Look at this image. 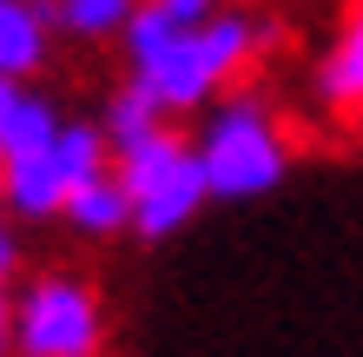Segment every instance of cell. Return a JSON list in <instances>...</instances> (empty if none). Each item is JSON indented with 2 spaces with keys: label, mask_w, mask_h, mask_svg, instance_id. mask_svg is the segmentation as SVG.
I'll return each instance as SVG.
<instances>
[{
  "label": "cell",
  "mask_w": 363,
  "mask_h": 357,
  "mask_svg": "<svg viewBox=\"0 0 363 357\" xmlns=\"http://www.w3.org/2000/svg\"><path fill=\"white\" fill-rule=\"evenodd\" d=\"M119 40H125V60H133V87L159 113H191L225 79H238L251 67V53L264 47V27L251 13H238V7H218L199 27H172L165 13H152L139 0Z\"/></svg>",
  "instance_id": "1"
},
{
  "label": "cell",
  "mask_w": 363,
  "mask_h": 357,
  "mask_svg": "<svg viewBox=\"0 0 363 357\" xmlns=\"http://www.w3.org/2000/svg\"><path fill=\"white\" fill-rule=\"evenodd\" d=\"M191 153L205 165V192L211 199H264L277 179L291 172V145H284V126L271 119L264 99L251 93H231L205 113Z\"/></svg>",
  "instance_id": "2"
},
{
  "label": "cell",
  "mask_w": 363,
  "mask_h": 357,
  "mask_svg": "<svg viewBox=\"0 0 363 357\" xmlns=\"http://www.w3.org/2000/svg\"><path fill=\"white\" fill-rule=\"evenodd\" d=\"M119 185H125V205H133V232L152 245L185 232L199 219V205L211 199L191 139H179L172 126H159V133H145L139 145L119 153Z\"/></svg>",
  "instance_id": "3"
},
{
  "label": "cell",
  "mask_w": 363,
  "mask_h": 357,
  "mask_svg": "<svg viewBox=\"0 0 363 357\" xmlns=\"http://www.w3.org/2000/svg\"><path fill=\"white\" fill-rule=\"evenodd\" d=\"M106 318L86 278L47 271L27 285V298L13 304V351L20 357H99Z\"/></svg>",
  "instance_id": "4"
},
{
  "label": "cell",
  "mask_w": 363,
  "mask_h": 357,
  "mask_svg": "<svg viewBox=\"0 0 363 357\" xmlns=\"http://www.w3.org/2000/svg\"><path fill=\"white\" fill-rule=\"evenodd\" d=\"M53 139H60V133H53ZM0 199H7L20 219H60L67 185H60L53 145H47V153H27V159H7V165H0Z\"/></svg>",
  "instance_id": "5"
},
{
  "label": "cell",
  "mask_w": 363,
  "mask_h": 357,
  "mask_svg": "<svg viewBox=\"0 0 363 357\" xmlns=\"http://www.w3.org/2000/svg\"><path fill=\"white\" fill-rule=\"evenodd\" d=\"M47 7L40 0H0V79H27L47 60Z\"/></svg>",
  "instance_id": "6"
},
{
  "label": "cell",
  "mask_w": 363,
  "mask_h": 357,
  "mask_svg": "<svg viewBox=\"0 0 363 357\" xmlns=\"http://www.w3.org/2000/svg\"><path fill=\"white\" fill-rule=\"evenodd\" d=\"M67 212V225L73 232H86V238H113V232H133V205H125V185H119V172H99V179H86L79 192L60 205Z\"/></svg>",
  "instance_id": "7"
},
{
  "label": "cell",
  "mask_w": 363,
  "mask_h": 357,
  "mask_svg": "<svg viewBox=\"0 0 363 357\" xmlns=\"http://www.w3.org/2000/svg\"><path fill=\"white\" fill-rule=\"evenodd\" d=\"M317 93L330 106H363V7L344 20V33L330 40L324 67H317Z\"/></svg>",
  "instance_id": "8"
},
{
  "label": "cell",
  "mask_w": 363,
  "mask_h": 357,
  "mask_svg": "<svg viewBox=\"0 0 363 357\" xmlns=\"http://www.w3.org/2000/svg\"><path fill=\"white\" fill-rule=\"evenodd\" d=\"M47 7V27L53 33H73V40H113L125 33L139 0H40Z\"/></svg>",
  "instance_id": "9"
},
{
  "label": "cell",
  "mask_w": 363,
  "mask_h": 357,
  "mask_svg": "<svg viewBox=\"0 0 363 357\" xmlns=\"http://www.w3.org/2000/svg\"><path fill=\"white\" fill-rule=\"evenodd\" d=\"M53 133H60V113L47 106V99L20 93L13 113H7V126H0V165H7V159H27V153H47Z\"/></svg>",
  "instance_id": "10"
},
{
  "label": "cell",
  "mask_w": 363,
  "mask_h": 357,
  "mask_svg": "<svg viewBox=\"0 0 363 357\" xmlns=\"http://www.w3.org/2000/svg\"><path fill=\"white\" fill-rule=\"evenodd\" d=\"M159 126H165V113L152 106V99H145L139 87H119L113 106H106V119H99V133H106L113 153H125V145H139L145 133H159Z\"/></svg>",
  "instance_id": "11"
},
{
  "label": "cell",
  "mask_w": 363,
  "mask_h": 357,
  "mask_svg": "<svg viewBox=\"0 0 363 357\" xmlns=\"http://www.w3.org/2000/svg\"><path fill=\"white\" fill-rule=\"evenodd\" d=\"M7 278H13V238L0 225V357L13 351V304H7Z\"/></svg>",
  "instance_id": "12"
},
{
  "label": "cell",
  "mask_w": 363,
  "mask_h": 357,
  "mask_svg": "<svg viewBox=\"0 0 363 357\" xmlns=\"http://www.w3.org/2000/svg\"><path fill=\"white\" fill-rule=\"evenodd\" d=\"M152 13H165L172 27H199V20H211L218 13V0H145Z\"/></svg>",
  "instance_id": "13"
},
{
  "label": "cell",
  "mask_w": 363,
  "mask_h": 357,
  "mask_svg": "<svg viewBox=\"0 0 363 357\" xmlns=\"http://www.w3.org/2000/svg\"><path fill=\"white\" fill-rule=\"evenodd\" d=\"M13 99H20V87H13V79H0V126H7V113H13Z\"/></svg>",
  "instance_id": "14"
},
{
  "label": "cell",
  "mask_w": 363,
  "mask_h": 357,
  "mask_svg": "<svg viewBox=\"0 0 363 357\" xmlns=\"http://www.w3.org/2000/svg\"><path fill=\"white\" fill-rule=\"evenodd\" d=\"M0 212H7V199H0Z\"/></svg>",
  "instance_id": "15"
}]
</instances>
